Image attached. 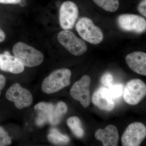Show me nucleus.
Segmentation results:
<instances>
[{
    "mask_svg": "<svg viewBox=\"0 0 146 146\" xmlns=\"http://www.w3.org/2000/svg\"><path fill=\"white\" fill-rule=\"evenodd\" d=\"M12 52L14 56L26 67H36L44 60V55L41 52L23 42L15 44Z\"/></svg>",
    "mask_w": 146,
    "mask_h": 146,
    "instance_id": "obj_1",
    "label": "nucleus"
},
{
    "mask_svg": "<svg viewBox=\"0 0 146 146\" xmlns=\"http://www.w3.org/2000/svg\"><path fill=\"white\" fill-rule=\"evenodd\" d=\"M71 71L61 69L53 72L42 82V91L47 94L56 93L70 84Z\"/></svg>",
    "mask_w": 146,
    "mask_h": 146,
    "instance_id": "obj_2",
    "label": "nucleus"
},
{
    "mask_svg": "<svg viewBox=\"0 0 146 146\" xmlns=\"http://www.w3.org/2000/svg\"><path fill=\"white\" fill-rule=\"evenodd\" d=\"M76 29L82 39L93 44H98L103 39L101 30L90 18H81L76 25Z\"/></svg>",
    "mask_w": 146,
    "mask_h": 146,
    "instance_id": "obj_3",
    "label": "nucleus"
},
{
    "mask_svg": "<svg viewBox=\"0 0 146 146\" xmlns=\"http://www.w3.org/2000/svg\"><path fill=\"white\" fill-rule=\"evenodd\" d=\"M58 40L69 52L75 56H80L86 52L87 45L82 39L78 38L72 32L65 30L59 33Z\"/></svg>",
    "mask_w": 146,
    "mask_h": 146,
    "instance_id": "obj_4",
    "label": "nucleus"
},
{
    "mask_svg": "<svg viewBox=\"0 0 146 146\" xmlns=\"http://www.w3.org/2000/svg\"><path fill=\"white\" fill-rule=\"evenodd\" d=\"M125 101L131 105L138 104L145 96L146 86L139 79L131 80L127 82L123 92Z\"/></svg>",
    "mask_w": 146,
    "mask_h": 146,
    "instance_id": "obj_5",
    "label": "nucleus"
},
{
    "mask_svg": "<svg viewBox=\"0 0 146 146\" xmlns=\"http://www.w3.org/2000/svg\"><path fill=\"white\" fill-rule=\"evenodd\" d=\"M6 97L8 100L13 102L18 109L29 107L33 100L31 92L23 88L18 83L14 84L8 89L6 94Z\"/></svg>",
    "mask_w": 146,
    "mask_h": 146,
    "instance_id": "obj_6",
    "label": "nucleus"
},
{
    "mask_svg": "<svg viewBox=\"0 0 146 146\" xmlns=\"http://www.w3.org/2000/svg\"><path fill=\"white\" fill-rule=\"evenodd\" d=\"M146 136V128L140 122L129 125L123 133L121 138L123 146H138L144 141Z\"/></svg>",
    "mask_w": 146,
    "mask_h": 146,
    "instance_id": "obj_7",
    "label": "nucleus"
},
{
    "mask_svg": "<svg viewBox=\"0 0 146 146\" xmlns=\"http://www.w3.org/2000/svg\"><path fill=\"white\" fill-rule=\"evenodd\" d=\"M79 10L75 3L70 1L64 2L59 11V23L64 30L71 29L78 18Z\"/></svg>",
    "mask_w": 146,
    "mask_h": 146,
    "instance_id": "obj_8",
    "label": "nucleus"
},
{
    "mask_svg": "<svg viewBox=\"0 0 146 146\" xmlns=\"http://www.w3.org/2000/svg\"><path fill=\"white\" fill-rule=\"evenodd\" d=\"M91 78L89 76H84L76 82L71 88L70 94L74 99L80 102L84 107H88L90 104V87Z\"/></svg>",
    "mask_w": 146,
    "mask_h": 146,
    "instance_id": "obj_9",
    "label": "nucleus"
},
{
    "mask_svg": "<svg viewBox=\"0 0 146 146\" xmlns=\"http://www.w3.org/2000/svg\"><path fill=\"white\" fill-rule=\"evenodd\" d=\"M120 28L126 31L142 33L145 31L146 21L141 16L134 14H123L117 19Z\"/></svg>",
    "mask_w": 146,
    "mask_h": 146,
    "instance_id": "obj_10",
    "label": "nucleus"
},
{
    "mask_svg": "<svg viewBox=\"0 0 146 146\" xmlns=\"http://www.w3.org/2000/svg\"><path fill=\"white\" fill-rule=\"evenodd\" d=\"M92 102L100 109L110 111L115 107L114 100L110 94L108 89L100 87L95 91L92 97Z\"/></svg>",
    "mask_w": 146,
    "mask_h": 146,
    "instance_id": "obj_11",
    "label": "nucleus"
},
{
    "mask_svg": "<svg viewBox=\"0 0 146 146\" xmlns=\"http://www.w3.org/2000/svg\"><path fill=\"white\" fill-rule=\"evenodd\" d=\"M96 139L101 141L104 146L118 145L119 136L117 129L114 125H108L104 129H100L95 133Z\"/></svg>",
    "mask_w": 146,
    "mask_h": 146,
    "instance_id": "obj_12",
    "label": "nucleus"
},
{
    "mask_svg": "<svg viewBox=\"0 0 146 146\" xmlns=\"http://www.w3.org/2000/svg\"><path fill=\"white\" fill-rule=\"evenodd\" d=\"M126 61L133 72L143 76H146V54L142 52H135L127 56Z\"/></svg>",
    "mask_w": 146,
    "mask_h": 146,
    "instance_id": "obj_13",
    "label": "nucleus"
},
{
    "mask_svg": "<svg viewBox=\"0 0 146 146\" xmlns=\"http://www.w3.org/2000/svg\"><path fill=\"white\" fill-rule=\"evenodd\" d=\"M24 69V65L15 56L0 54V69L2 70L18 74L23 72Z\"/></svg>",
    "mask_w": 146,
    "mask_h": 146,
    "instance_id": "obj_14",
    "label": "nucleus"
},
{
    "mask_svg": "<svg viewBox=\"0 0 146 146\" xmlns=\"http://www.w3.org/2000/svg\"><path fill=\"white\" fill-rule=\"evenodd\" d=\"M54 105L51 103L40 102L35 106V110L37 112L36 123L39 126L43 125L47 122H49L50 117Z\"/></svg>",
    "mask_w": 146,
    "mask_h": 146,
    "instance_id": "obj_15",
    "label": "nucleus"
},
{
    "mask_svg": "<svg viewBox=\"0 0 146 146\" xmlns=\"http://www.w3.org/2000/svg\"><path fill=\"white\" fill-rule=\"evenodd\" d=\"M68 106L65 103L60 102L54 105L52 112L49 123L55 125L59 123L63 116L68 112Z\"/></svg>",
    "mask_w": 146,
    "mask_h": 146,
    "instance_id": "obj_16",
    "label": "nucleus"
},
{
    "mask_svg": "<svg viewBox=\"0 0 146 146\" xmlns=\"http://www.w3.org/2000/svg\"><path fill=\"white\" fill-rule=\"evenodd\" d=\"M67 122L68 126L76 137L80 138L83 137L84 131L79 118L76 116L70 117L68 118Z\"/></svg>",
    "mask_w": 146,
    "mask_h": 146,
    "instance_id": "obj_17",
    "label": "nucleus"
},
{
    "mask_svg": "<svg viewBox=\"0 0 146 146\" xmlns=\"http://www.w3.org/2000/svg\"><path fill=\"white\" fill-rule=\"evenodd\" d=\"M48 138L50 142L55 145L67 144L70 141V138L68 136L62 134L57 129L54 128L50 130Z\"/></svg>",
    "mask_w": 146,
    "mask_h": 146,
    "instance_id": "obj_18",
    "label": "nucleus"
},
{
    "mask_svg": "<svg viewBox=\"0 0 146 146\" xmlns=\"http://www.w3.org/2000/svg\"><path fill=\"white\" fill-rule=\"evenodd\" d=\"M94 3L108 12H115L119 7V0H93Z\"/></svg>",
    "mask_w": 146,
    "mask_h": 146,
    "instance_id": "obj_19",
    "label": "nucleus"
},
{
    "mask_svg": "<svg viewBox=\"0 0 146 146\" xmlns=\"http://www.w3.org/2000/svg\"><path fill=\"white\" fill-rule=\"evenodd\" d=\"M110 96L114 100L118 99L122 96L124 92V86L121 84H111L108 87Z\"/></svg>",
    "mask_w": 146,
    "mask_h": 146,
    "instance_id": "obj_20",
    "label": "nucleus"
},
{
    "mask_svg": "<svg viewBox=\"0 0 146 146\" xmlns=\"http://www.w3.org/2000/svg\"><path fill=\"white\" fill-rule=\"evenodd\" d=\"M11 143V138L4 129L0 126V146H9Z\"/></svg>",
    "mask_w": 146,
    "mask_h": 146,
    "instance_id": "obj_21",
    "label": "nucleus"
},
{
    "mask_svg": "<svg viewBox=\"0 0 146 146\" xmlns=\"http://www.w3.org/2000/svg\"><path fill=\"white\" fill-rule=\"evenodd\" d=\"M113 76L111 74L107 73L104 74L101 79V82L104 86L108 87L112 84L113 82Z\"/></svg>",
    "mask_w": 146,
    "mask_h": 146,
    "instance_id": "obj_22",
    "label": "nucleus"
},
{
    "mask_svg": "<svg viewBox=\"0 0 146 146\" xmlns=\"http://www.w3.org/2000/svg\"><path fill=\"white\" fill-rule=\"evenodd\" d=\"M138 10L139 13L146 17V0H143L138 6Z\"/></svg>",
    "mask_w": 146,
    "mask_h": 146,
    "instance_id": "obj_23",
    "label": "nucleus"
},
{
    "mask_svg": "<svg viewBox=\"0 0 146 146\" xmlns=\"http://www.w3.org/2000/svg\"><path fill=\"white\" fill-rule=\"evenodd\" d=\"M22 0H0V3L16 4L21 2Z\"/></svg>",
    "mask_w": 146,
    "mask_h": 146,
    "instance_id": "obj_24",
    "label": "nucleus"
},
{
    "mask_svg": "<svg viewBox=\"0 0 146 146\" xmlns=\"http://www.w3.org/2000/svg\"><path fill=\"white\" fill-rule=\"evenodd\" d=\"M5 82L6 78L4 76L0 74V96L1 95V91L5 86Z\"/></svg>",
    "mask_w": 146,
    "mask_h": 146,
    "instance_id": "obj_25",
    "label": "nucleus"
},
{
    "mask_svg": "<svg viewBox=\"0 0 146 146\" xmlns=\"http://www.w3.org/2000/svg\"><path fill=\"white\" fill-rule=\"evenodd\" d=\"M5 38V34L2 30L0 28V42H3Z\"/></svg>",
    "mask_w": 146,
    "mask_h": 146,
    "instance_id": "obj_26",
    "label": "nucleus"
},
{
    "mask_svg": "<svg viewBox=\"0 0 146 146\" xmlns=\"http://www.w3.org/2000/svg\"><path fill=\"white\" fill-rule=\"evenodd\" d=\"M5 54H6V55H9L10 54H9V53L8 52V51H5V52L4 53Z\"/></svg>",
    "mask_w": 146,
    "mask_h": 146,
    "instance_id": "obj_27",
    "label": "nucleus"
}]
</instances>
